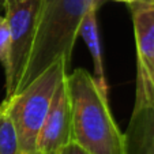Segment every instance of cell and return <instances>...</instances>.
I'll return each mask as SVG.
<instances>
[{
	"mask_svg": "<svg viewBox=\"0 0 154 154\" xmlns=\"http://www.w3.org/2000/svg\"><path fill=\"white\" fill-rule=\"evenodd\" d=\"M71 113V140L87 154H125L124 134L117 127L105 96L83 68L66 76Z\"/></svg>",
	"mask_w": 154,
	"mask_h": 154,
	"instance_id": "1",
	"label": "cell"
},
{
	"mask_svg": "<svg viewBox=\"0 0 154 154\" xmlns=\"http://www.w3.org/2000/svg\"><path fill=\"white\" fill-rule=\"evenodd\" d=\"M66 76L53 94L49 111L41 127L37 139V154H59L71 142V113Z\"/></svg>",
	"mask_w": 154,
	"mask_h": 154,
	"instance_id": "6",
	"label": "cell"
},
{
	"mask_svg": "<svg viewBox=\"0 0 154 154\" xmlns=\"http://www.w3.org/2000/svg\"><path fill=\"white\" fill-rule=\"evenodd\" d=\"M10 51H11L10 27H8V23H7L6 17L0 15V63L4 66V68L8 66Z\"/></svg>",
	"mask_w": 154,
	"mask_h": 154,
	"instance_id": "10",
	"label": "cell"
},
{
	"mask_svg": "<svg viewBox=\"0 0 154 154\" xmlns=\"http://www.w3.org/2000/svg\"><path fill=\"white\" fill-rule=\"evenodd\" d=\"M124 147L125 154H154V101L134 105Z\"/></svg>",
	"mask_w": 154,
	"mask_h": 154,
	"instance_id": "7",
	"label": "cell"
},
{
	"mask_svg": "<svg viewBox=\"0 0 154 154\" xmlns=\"http://www.w3.org/2000/svg\"><path fill=\"white\" fill-rule=\"evenodd\" d=\"M97 8H98V6H94L85 14L81 23L79 35H82V38L85 40L87 48H89V52L91 53V57H93L94 81H96L97 86L100 87V90L105 96H108V83H106V79H105L101 42H100L98 26H97Z\"/></svg>",
	"mask_w": 154,
	"mask_h": 154,
	"instance_id": "8",
	"label": "cell"
},
{
	"mask_svg": "<svg viewBox=\"0 0 154 154\" xmlns=\"http://www.w3.org/2000/svg\"><path fill=\"white\" fill-rule=\"evenodd\" d=\"M42 0H4L11 34V51L6 71V100L15 96L23 75Z\"/></svg>",
	"mask_w": 154,
	"mask_h": 154,
	"instance_id": "4",
	"label": "cell"
},
{
	"mask_svg": "<svg viewBox=\"0 0 154 154\" xmlns=\"http://www.w3.org/2000/svg\"><path fill=\"white\" fill-rule=\"evenodd\" d=\"M115 2H122V3H127V4H132V3H135V2H138V0H115Z\"/></svg>",
	"mask_w": 154,
	"mask_h": 154,
	"instance_id": "13",
	"label": "cell"
},
{
	"mask_svg": "<svg viewBox=\"0 0 154 154\" xmlns=\"http://www.w3.org/2000/svg\"><path fill=\"white\" fill-rule=\"evenodd\" d=\"M6 108H7V102H6V100H4V101L0 104V117H2V115L6 112Z\"/></svg>",
	"mask_w": 154,
	"mask_h": 154,
	"instance_id": "12",
	"label": "cell"
},
{
	"mask_svg": "<svg viewBox=\"0 0 154 154\" xmlns=\"http://www.w3.org/2000/svg\"><path fill=\"white\" fill-rule=\"evenodd\" d=\"M68 67L64 59L55 61L18 94L6 100V112L15 127L22 154H37L41 127L49 111L53 94L67 75Z\"/></svg>",
	"mask_w": 154,
	"mask_h": 154,
	"instance_id": "3",
	"label": "cell"
},
{
	"mask_svg": "<svg viewBox=\"0 0 154 154\" xmlns=\"http://www.w3.org/2000/svg\"><path fill=\"white\" fill-rule=\"evenodd\" d=\"M138 2H142V3L150 4V6H154V0H138Z\"/></svg>",
	"mask_w": 154,
	"mask_h": 154,
	"instance_id": "14",
	"label": "cell"
},
{
	"mask_svg": "<svg viewBox=\"0 0 154 154\" xmlns=\"http://www.w3.org/2000/svg\"><path fill=\"white\" fill-rule=\"evenodd\" d=\"M0 154H22L17 131L7 112L0 117Z\"/></svg>",
	"mask_w": 154,
	"mask_h": 154,
	"instance_id": "9",
	"label": "cell"
},
{
	"mask_svg": "<svg viewBox=\"0 0 154 154\" xmlns=\"http://www.w3.org/2000/svg\"><path fill=\"white\" fill-rule=\"evenodd\" d=\"M132 7L137 41L135 105L154 101V6L135 2Z\"/></svg>",
	"mask_w": 154,
	"mask_h": 154,
	"instance_id": "5",
	"label": "cell"
},
{
	"mask_svg": "<svg viewBox=\"0 0 154 154\" xmlns=\"http://www.w3.org/2000/svg\"><path fill=\"white\" fill-rule=\"evenodd\" d=\"M59 154H87V153L81 147V146H78L75 142L71 140V142H68L67 145L59 151Z\"/></svg>",
	"mask_w": 154,
	"mask_h": 154,
	"instance_id": "11",
	"label": "cell"
},
{
	"mask_svg": "<svg viewBox=\"0 0 154 154\" xmlns=\"http://www.w3.org/2000/svg\"><path fill=\"white\" fill-rule=\"evenodd\" d=\"M94 6H98V0H42L23 75L15 94L55 61L64 59L70 66L82 19Z\"/></svg>",
	"mask_w": 154,
	"mask_h": 154,
	"instance_id": "2",
	"label": "cell"
}]
</instances>
